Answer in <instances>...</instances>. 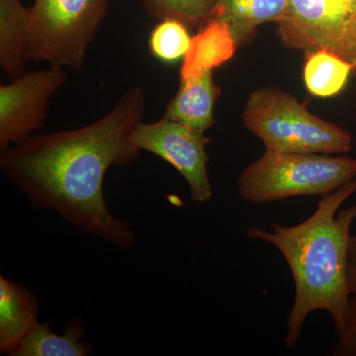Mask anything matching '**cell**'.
<instances>
[{
    "mask_svg": "<svg viewBox=\"0 0 356 356\" xmlns=\"http://www.w3.org/2000/svg\"><path fill=\"white\" fill-rule=\"evenodd\" d=\"M353 72V65L336 54L314 51L307 53L304 83L307 90L316 97H334L346 88Z\"/></svg>",
    "mask_w": 356,
    "mask_h": 356,
    "instance_id": "cell-15",
    "label": "cell"
},
{
    "mask_svg": "<svg viewBox=\"0 0 356 356\" xmlns=\"http://www.w3.org/2000/svg\"><path fill=\"white\" fill-rule=\"evenodd\" d=\"M355 15L356 0H288L278 35L289 48L339 56L346 27Z\"/></svg>",
    "mask_w": 356,
    "mask_h": 356,
    "instance_id": "cell-8",
    "label": "cell"
},
{
    "mask_svg": "<svg viewBox=\"0 0 356 356\" xmlns=\"http://www.w3.org/2000/svg\"><path fill=\"white\" fill-rule=\"evenodd\" d=\"M346 277L350 295L356 294V236H350L348 245Z\"/></svg>",
    "mask_w": 356,
    "mask_h": 356,
    "instance_id": "cell-20",
    "label": "cell"
},
{
    "mask_svg": "<svg viewBox=\"0 0 356 356\" xmlns=\"http://www.w3.org/2000/svg\"><path fill=\"white\" fill-rule=\"evenodd\" d=\"M67 81L65 67L25 72L0 86V152L24 142L43 127L49 103Z\"/></svg>",
    "mask_w": 356,
    "mask_h": 356,
    "instance_id": "cell-7",
    "label": "cell"
},
{
    "mask_svg": "<svg viewBox=\"0 0 356 356\" xmlns=\"http://www.w3.org/2000/svg\"><path fill=\"white\" fill-rule=\"evenodd\" d=\"M146 92L129 88L102 118L74 130L33 135L0 154V170L30 203L121 248L135 242L130 222L110 213L103 180L111 166L137 161L134 129L144 119Z\"/></svg>",
    "mask_w": 356,
    "mask_h": 356,
    "instance_id": "cell-1",
    "label": "cell"
},
{
    "mask_svg": "<svg viewBox=\"0 0 356 356\" xmlns=\"http://www.w3.org/2000/svg\"><path fill=\"white\" fill-rule=\"evenodd\" d=\"M339 56L353 65L356 76V15L346 27Z\"/></svg>",
    "mask_w": 356,
    "mask_h": 356,
    "instance_id": "cell-19",
    "label": "cell"
},
{
    "mask_svg": "<svg viewBox=\"0 0 356 356\" xmlns=\"http://www.w3.org/2000/svg\"><path fill=\"white\" fill-rule=\"evenodd\" d=\"M28 60L81 70L108 0H34Z\"/></svg>",
    "mask_w": 356,
    "mask_h": 356,
    "instance_id": "cell-5",
    "label": "cell"
},
{
    "mask_svg": "<svg viewBox=\"0 0 356 356\" xmlns=\"http://www.w3.org/2000/svg\"><path fill=\"white\" fill-rule=\"evenodd\" d=\"M356 178V159L267 151L238 178L243 200L264 204L298 196H324Z\"/></svg>",
    "mask_w": 356,
    "mask_h": 356,
    "instance_id": "cell-4",
    "label": "cell"
},
{
    "mask_svg": "<svg viewBox=\"0 0 356 356\" xmlns=\"http://www.w3.org/2000/svg\"><path fill=\"white\" fill-rule=\"evenodd\" d=\"M154 19L172 18L187 26L202 24L207 19L215 0H139Z\"/></svg>",
    "mask_w": 356,
    "mask_h": 356,
    "instance_id": "cell-17",
    "label": "cell"
},
{
    "mask_svg": "<svg viewBox=\"0 0 356 356\" xmlns=\"http://www.w3.org/2000/svg\"><path fill=\"white\" fill-rule=\"evenodd\" d=\"M287 6L288 0H215L206 20L224 22L241 46L252 39L259 26L284 19Z\"/></svg>",
    "mask_w": 356,
    "mask_h": 356,
    "instance_id": "cell-11",
    "label": "cell"
},
{
    "mask_svg": "<svg viewBox=\"0 0 356 356\" xmlns=\"http://www.w3.org/2000/svg\"><path fill=\"white\" fill-rule=\"evenodd\" d=\"M29 23L22 0H0V67L10 81L26 72Z\"/></svg>",
    "mask_w": 356,
    "mask_h": 356,
    "instance_id": "cell-13",
    "label": "cell"
},
{
    "mask_svg": "<svg viewBox=\"0 0 356 356\" xmlns=\"http://www.w3.org/2000/svg\"><path fill=\"white\" fill-rule=\"evenodd\" d=\"M245 127L267 151L286 154H346L353 137L337 124L312 114L295 96L275 88L257 89L243 112Z\"/></svg>",
    "mask_w": 356,
    "mask_h": 356,
    "instance_id": "cell-3",
    "label": "cell"
},
{
    "mask_svg": "<svg viewBox=\"0 0 356 356\" xmlns=\"http://www.w3.org/2000/svg\"><path fill=\"white\" fill-rule=\"evenodd\" d=\"M39 303L29 289L0 276V353L13 356L39 324Z\"/></svg>",
    "mask_w": 356,
    "mask_h": 356,
    "instance_id": "cell-9",
    "label": "cell"
},
{
    "mask_svg": "<svg viewBox=\"0 0 356 356\" xmlns=\"http://www.w3.org/2000/svg\"><path fill=\"white\" fill-rule=\"evenodd\" d=\"M238 44L228 26L222 21L208 19L201 24L191 46L182 58L180 81L201 72L213 70L229 62Z\"/></svg>",
    "mask_w": 356,
    "mask_h": 356,
    "instance_id": "cell-12",
    "label": "cell"
},
{
    "mask_svg": "<svg viewBox=\"0 0 356 356\" xmlns=\"http://www.w3.org/2000/svg\"><path fill=\"white\" fill-rule=\"evenodd\" d=\"M356 192V178L322 196L317 209L295 226L273 224L271 231L248 228L250 240L270 243L284 257L295 286L294 304L287 320L285 344L294 348L306 318L324 310L332 316L337 334L343 331L350 309L346 266L356 204L341 209Z\"/></svg>",
    "mask_w": 356,
    "mask_h": 356,
    "instance_id": "cell-2",
    "label": "cell"
},
{
    "mask_svg": "<svg viewBox=\"0 0 356 356\" xmlns=\"http://www.w3.org/2000/svg\"><path fill=\"white\" fill-rule=\"evenodd\" d=\"M219 93L213 70L180 81L179 89L166 105L163 117L205 134L214 122L215 103Z\"/></svg>",
    "mask_w": 356,
    "mask_h": 356,
    "instance_id": "cell-10",
    "label": "cell"
},
{
    "mask_svg": "<svg viewBox=\"0 0 356 356\" xmlns=\"http://www.w3.org/2000/svg\"><path fill=\"white\" fill-rule=\"evenodd\" d=\"M211 140L204 133L165 117L153 123L140 122L132 135L133 144L140 151L156 154L182 175L191 189V200L199 204L209 202L214 194L206 152Z\"/></svg>",
    "mask_w": 356,
    "mask_h": 356,
    "instance_id": "cell-6",
    "label": "cell"
},
{
    "mask_svg": "<svg viewBox=\"0 0 356 356\" xmlns=\"http://www.w3.org/2000/svg\"><path fill=\"white\" fill-rule=\"evenodd\" d=\"M192 37L188 26L177 19L161 20L149 35V47L154 58L166 64L184 58Z\"/></svg>",
    "mask_w": 356,
    "mask_h": 356,
    "instance_id": "cell-16",
    "label": "cell"
},
{
    "mask_svg": "<svg viewBox=\"0 0 356 356\" xmlns=\"http://www.w3.org/2000/svg\"><path fill=\"white\" fill-rule=\"evenodd\" d=\"M51 321L39 324L25 337L13 356H86L92 353V343L83 341L81 320L65 325L62 334L50 329Z\"/></svg>",
    "mask_w": 356,
    "mask_h": 356,
    "instance_id": "cell-14",
    "label": "cell"
},
{
    "mask_svg": "<svg viewBox=\"0 0 356 356\" xmlns=\"http://www.w3.org/2000/svg\"><path fill=\"white\" fill-rule=\"evenodd\" d=\"M339 336L331 355L356 356V294L351 295L343 331Z\"/></svg>",
    "mask_w": 356,
    "mask_h": 356,
    "instance_id": "cell-18",
    "label": "cell"
}]
</instances>
